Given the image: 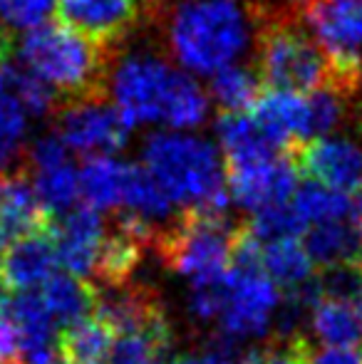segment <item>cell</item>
Masks as SVG:
<instances>
[{
  "mask_svg": "<svg viewBox=\"0 0 362 364\" xmlns=\"http://www.w3.org/2000/svg\"><path fill=\"white\" fill-rule=\"evenodd\" d=\"M112 105L132 127L191 129L206 119L208 95L193 77L154 55H129L112 75Z\"/></svg>",
  "mask_w": 362,
  "mask_h": 364,
  "instance_id": "obj_1",
  "label": "cell"
},
{
  "mask_svg": "<svg viewBox=\"0 0 362 364\" xmlns=\"http://www.w3.org/2000/svg\"><path fill=\"white\" fill-rule=\"evenodd\" d=\"M144 166L159 181L171 203L186 211L226 213V168L213 144L198 136L159 132L144 141Z\"/></svg>",
  "mask_w": 362,
  "mask_h": 364,
  "instance_id": "obj_2",
  "label": "cell"
},
{
  "mask_svg": "<svg viewBox=\"0 0 362 364\" xmlns=\"http://www.w3.org/2000/svg\"><path fill=\"white\" fill-rule=\"evenodd\" d=\"M248 20L238 0H186L171 13V55L196 75L233 65L248 45Z\"/></svg>",
  "mask_w": 362,
  "mask_h": 364,
  "instance_id": "obj_3",
  "label": "cell"
},
{
  "mask_svg": "<svg viewBox=\"0 0 362 364\" xmlns=\"http://www.w3.org/2000/svg\"><path fill=\"white\" fill-rule=\"evenodd\" d=\"M107 50L65 25L43 23L20 43V65L45 80L63 102L102 95Z\"/></svg>",
  "mask_w": 362,
  "mask_h": 364,
  "instance_id": "obj_4",
  "label": "cell"
},
{
  "mask_svg": "<svg viewBox=\"0 0 362 364\" xmlns=\"http://www.w3.org/2000/svg\"><path fill=\"white\" fill-rule=\"evenodd\" d=\"M258 80L275 92H310L333 87L335 77L328 53L318 40L308 38L300 20L275 15L258 33Z\"/></svg>",
  "mask_w": 362,
  "mask_h": 364,
  "instance_id": "obj_5",
  "label": "cell"
},
{
  "mask_svg": "<svg viewBox=\"0 0 362 364\" xmlns=\"http://www.w3.org/2000/svg\"><path fill=\"white\" fill-rule=\"evenodd\" d=\"M236 230L226 213L186 211L156 238L159 255L191 288L221 283L231 270Z\"/></svg>",
  "mask_w": 362,
  "mask_h": 364,
  "instance_id": "obj_6",
  "label": "cell"
},
{
  "mask_svg": "<svg viewBox=\"0 0 362 364\" xmlns=\"http://www.w3.org/2000/svg\"><path fill=\"white\" fill-rule=\"evenodd\" d=\"M295 18L328 53L335 90L353 95L362 82V0H298Z\"/></svg>",
  "mask_w": 362,
  "mask_h": 364,
  "instance_id": "obj_7",
  "label": "cell"
},
{
  "mask_svg": "<svg viewBox=\"0 0 362 364\" xmlns=\"http://www.w3.org/2000/svg\"><path fill=\"white\" fill-rule=\"evenodd\" d=\"M132 124L102 95L63 102L58 112V134L65 146L82 156H110L129 141Z\"/></svg>",
  "mask_w": 362,
  "mask_h": 364,
  "instance_id": "obj_8",
  "label": "cell"
},
{
  "mask_svg": "<svg viewBox=\"0 0 362 364\" xmlns=\"http://www.w3.org/2000/svg\"><path fill=\"white\" fill-rule=\"evenodd\" d=\"M226 168L228 198L251 213L283 206L298 188V166L293 154H278L261 161Z\"/></svg>",
  "mask_w": 362,
  "mask_h": 364,
  "instance_id": "obj_9",
  "label": "cell"
},
{
  "mask_svg": "<svg viewBox=\"0 0 362 364\" xmlns=\"http://www.w3.org/2000/svg\"><path fill=\"white\" fill-rule=\"evenodd\" d=\"M298 171L308 181L340 193H353L362 188V149L348 139H310L293 146Z\"/></svg>",
  "mask_w": 362,
  "mask_h": 364,
  "instance_id": "obj_10",
  "label": "cell"
},
{
  "mask_svg": "<svg viewBox=\"0 0 362 364\" xmlns=\"http://www.w3.org/2000/svg\"><path fill=\"white\" fill-rule=\"evenodd\" d=\"M60 25L75 30L90 43L110 50L139 18L137 0H58Z\"/></svg>",
  "mask_w": 362,
  "mask_h": 364,
  "instance_id": "obj_11",
  "label": "cell"
},
{
  "mask_svg": "<svg viewBox=\"0 0 362 364\" xmlns=\"http://www.w3.org/2000/svg\"><path fill=\"white\" fill-rule=\"evenodd\" d=\"M105 220L87 206H75L55 223V248L60 268L78 278L95 275V265L105 243Z\"/></svg>",
  "mask_w": 362,
  "mask_h": 364,
  "instance_id": "obj_12",
  "label": "cell"
},
{
  "mask_svg": "<svg viewBox=\"0 0 362 364\" xmlns=\"http://www.w3.org/2000/svg\"><path fill=\"white\" fill-rule=\"evenodd\" d=\"M60 268L58 248H55V223L38 233L15 240L3 250L0 258V278L5 288L15 292L38 290Z\"/></svg>",
  "mask_w": 362,
  "mask_h": 364,
  "instance_id": "obj_13",
  "label": "cell"
},
{
  "mask_svg": "<svg viewBox=\"0 0 362 364\" xmlns=\"http://www.w3.org/2000/svg\"><path fill=\"white\" fill-rule=\"evenodd\" d=\"M55 220L40 206L33 181L25 171L8 173L0 188V253L30 233L50 228Z\"/></svg>",
  "mask_w": 362,
  "mask_h": 364,
  "instance_id": "obj_14",
  "label": "cell"
},
{
  "mask_svg": "<svg viewBox=\"0 0 362 364\" xmlns=\"http://www.w3.org/2000/svg\"><path fill=\"white\" fill-rule=\"evenodd\" d=\"M216 134L226 156L223 166H241L288 154V149L248 112H223L216 122Z\"/></svg>",
  "mask_w": 362,
  "mask_h": 364,
  "instance_id": "obj_15",
  "label": "cell"
},
{
  "mask_svg": "<svg viewBox=\"0 0 362 364\" xmlns=\"http://www.w3.org/2000/svg\"><path fill=\"white\" fill-rule=\"evenodd\" d=\"M303 245L315 265L320 268H362V233L353 216L315 223L305 228Z\"/></svg>",
  "mask_w": 362,
  "mask_h": 364,
  "instance_id": "obj_16",
  "label": "cell"
},
{
  "mask_svg": "<svg viewBox=\"0 0 362 364\" xmlns=\"http://www.w3.org/2000/svg\"><path fill=\"white\" fill-rule=\"evenodd\" d=\"M310 327L325 347L362 345V295L333 297L320 292L310 310Z\"/></svg>",
  "mask_w": 362,
  "mask_h": 364,
  "instance_id": "obj_17",
  "label": "cell"
},
{
  "mask_svg": "<svg viewBox=\"0 0 362 364\" xmlns=\"http://www.w3.org/2000/svg\"><path fill=\"white\" fill-rule=\"evenodd\" d=\"M80 176V201L92 211L122 208L124 196L127 164L112 156H90L78 168Z\"/></svg>",
  "mask_w": 362,
  "mask_h": 364,
  "instance_id": "obj_18",
  "label": "cell"
},
{
  "mask_svg": "<svg viewBox=\"0 0 362 364\" xmlns=\"http://www.w3.org/2000/svg\"><path fill=\"white\" fill-rule=\"evenodd\" d=\"M38 292L60 330H68L70 325L90 317L97 305L95 290L85 283V278L70 273H55L53 278L40 285Z\"/></svg>",
  "mask_w": 362,
  "mask_h": 364,
  "instance_id": "obj_19",
  "label": "cell"
},
{
  "mask_svg": "<svg viewBox=\"0 0 362 364\" xmlns=\"http://www.w3.org/2000/svg\"><path fill=\"white\" fill-rule=\"evenodd\" d=\"M261 265L280 290L290 292L313 280L315 263L300 238L261 243Z\"/></svg>",
  "mask_w": 362,
  "mask_h": 364,
  "instance_id": "obj_20",
  "label": "cell"
},
{
  "mask_svg": "<svg viewBox=\"0 0 362 364\" xmlns=\"http://www.w3.org/2000/svg\"><path fill=\"white\" fill-rule=\"evenodd\" d=\"M171 198L159 186L147 166L139 164H127V178H124V196H122V211L132 216L147 220L154 225L156 220H164L171 216Z\"/></svg>",
  "mask_w": 362,
  "mask_h": 364,
  "instance_id": "obj_21",
  "label": "cell"
},
{
  "mask_svg": "<svg viewBox=\"0 0 362 364\" xmlns=\"http://www.w3.org/2000/svg\"><path fill=\"white\" fill-rule=\"evenodd\" d=\"M112 342H115V332L92 312L90 317L63 330L60 350L68 364H105Z\"/></svg>",
  "mask_w": 362,
  "mask_h": 364,
  "instance_id": "obj_22",
  "label": "cell"
},
{
  "mask_svg": "<svg viewBox=\"0 0 362 364\" xmlns=\"http://www.w3.org/2000/svg\"><path fill=\"white\" fill-rule=\"evenodd\" d=\"M30 173H33V188L38 193L40 206L45 208V213L50 218L65 216V213L78 206L80 176H78V168L70 161Z\"/></svg>",
  "mask_w": 362,
  "mask_h": 364,
  "instance_id": "obj_23",
  "label": "cell"
},
{
  "mask_svg": "<svg viewBox=\"0 0 362 364\" xmlns=\"http://www.w3.org/2000/svg\"><path fill=\"white\" fill-rule=\"evenodd\" d=\"M290 206L305 223V228L315 223H328V220L353 216V201L345 193L325 188L315 181L300 183L295 188L293 198H290Z\"/></svg>",
  "mask_w": 362,
  "mask_h": 364,
  "instance_id": "obj_24",
  "label": "cell"
},
{
  "mask_svg": "<svg viewBox=\"0 0 362 364\" xmlns=\"http://www.w3.org/2000/svg\"><path fill=\"white\" fill-rule=\"evenodd\" d=\"M261 87L263 85L256 73L238 65H228L211 75L208 95L218 102L223 112H248L261 97Z\"/></svg>",
  "mask_w": 362,
  "mask_h": 364,
  "instance_id": "obj_25",
  "label": "cell"
},
{
  "mask_svg": "<svg viewBox=\"0 0 362 364\" xmlns=\"http://www.w3.org/2000/svg\"><path fill=\"white\" fill-rule=\"evenodd\" d=\"M8 85L13 87V97L23 105L25 112L35 117H45L58 107V92L40 80L35 73H30L25 65L10 63L8 65Z\"/></svg>",
  "mask_w": 362,
  "mask_h": 364,
  "instance_id": "obj_26",
  "label": "cell"
},
{
  "mask_svg": "<svg viewBox=\"0 0 362 364\" xmlns=\"http://www.w3.org/2000/svg\"><path fill=\"white\" fill-rule=\"evenodd\" d=\"M246 228L251 230V235L258 243H273V240H283V238H300V235L305 233V223L298 218V213L293 211L290 203L253 213L251 223H248Z\"/></svg>",
  "mask_w": 362,
  "mask_h": 364,
  "instance_id": "obj_27",
  "label": "cell"
},
{
  "mask_svg": "<svg viewBox=\"0 0 362 364\" xmlns=\"http://www.w3.org/2000/svg\"><path fill=\"white\" fill-rule=\"evenodd\" d=\"M28 132V117L15 97L0 95V168L20 154Z\"/></svg>",
  "mask_w": 362,
  "mask_h": 364,
  "instance_id": "obj_28",
  "label": "cell"
},
{
  "mask_svg": "<svg viewBox=\"0 0 362 364\" xmlns=\"http://www.w3.org/2000/svg\"><path fill=\"white\" fill-rule=\"evenodd\" d=\"M55 0H0V28L33 30L45 23Z\"/></svg>",
  "mask_w": 362,
  "mask_h": 364,
  "instance_id": "obj_29",
  "label": "cell"
},
{
  "mask_svg": "<svg viewBox=\"0 0 362 364\" xmlns=\"http://www.w3.org/2000/svg\"><path fill=\"white\" fill-rule=\"evenodd\" d=\"M68 161V146L60 139L58 132L43 134L40 139L33 141L28 154V171H40V168L58 166V164Z\"/></svg>",
  "mask_w": 362,
  "mask_h": 364,
  "instance_id": "obj_30",
  "label": "cell"
},
{
  "mask_svg": "<svg viewBox=\"0 0 362 364\" xmlns=\"http://www.w3.org/2000/svg\"><path fill=\"white\" fill-rule=\"evenodd\" d=\"M308 364H362L360 347H323L310 352Z\"/></svg>",
  "mask_w": 362,
  "mask_h": 364,
  "instance_id": "obj_31",
  "label": "cell"
},
{
  "mask_svg": "<svg viewBox=\"0 0 362 364\" xmlns=\"http://www.w3.org/2000/svg\"><path fill=\"white\" fill-rule=\"evenodd\" d=\"M18 355V340H15V332L8 322L0 317V362H10Z\"/></svg>",
  "mask_w": 362,
  "mask_h": 364,
  "instance_id": "obj_32",
  "label": "cell"
},
{
  "mask_svg": "<svg viewBox=\"0 0 362 364\" xmlns=\"http://www.w3.org/2000/svg\"><path fill=\"white\" fill-rule=\"evenodd\" d=\"M226 352H211V355H183L176 357L171 364H231V360H226Z\"/></svg>",
  "mask_w": 362,
  "mask_h": 364,
  "instance_id": "obj_33",
  "label": "cell"
},
{
  "mask_svg": "<svg viewBox=\"0 0 362 364\" xmlns=\"http://www.w3.org/2000/svg\"><path fill=\"white\" fill-rule=\"evenodd\" d=\"M353 218H355V223H358V228L362 233V188L358 191V201L353 203Z\"/></svg>",
  "mask_w": 362,
  "mask_h": 364,
  "instance_id": "obj_34",
  "label": "cell"
},
{
  "mask_svg": "<svg viewBox=\"0 0 362 364\" xmlns=\"http://www.w3.org/2000/svg\"><path fill=\"white\" fill-rule=\"evenodd\" d=\"M241 364H266V357H263V352H251L248 357H243Z\"/></svg>",
  "mask_w": 362,
  "mask_h": 364,
  "instance_id": "obj_35",
  "label": "cell"
},
{
  "mask_svg": "<svg viewBox=\"0 0 362 364\" xmlns=\"http://www.w3.org/2000/svg\"><path fill=\"white\" fill-rule=\"evenodd\" d=\"M5 283H3V278H0V312H3V307H5V302H8V297H5Z\"/></svg>",
  "mask_w": 362,
  "mask_h": 364,
  "instance_id": "obj_36",
  "label": "cell"
},
{
  "mask_svg": "<svg viewBox=\"0 0 362 364\" xmlns=\"http://www.w3.org/2000/svg\"><path fill=\"white\" fill-rule=\"evenodd\" d=\"M3 178H5V173H0V188H3Z\"/></svg>",
  "mask_w": 362,
  "mask_h": 364,
  "instance_id": "obj_37",
  "label": "cell"
},
{
  "mask_svg": "<svg viewBox=\"0 0 362 364\" xmlns=\"http://www.w3.org/2000/svg\"><path fill=\"white\" fill-rule=\"evenodd\" d=\"M0 364H20V362H15V360H10V362H0Z\"/></svg>",
  "mask_w": 362,
  "mask_h": 364,
  "instance_id": "obj_38",
  "label": "cell"
},
{
  "mask_svg": "<svg viewBox=\"0 0 362 364\" xmlns=\"http://www.w3.org/2000/svg\"><path fill=\"white\" fill-rule=\"evenodd\" d=\"M154 364H161V362H154Z\"/></svg>",
  "mask_w": 362,
  "mask_h": 364,
  "instance_id": "obj_39",
  "label": "cell"
}]
</instances>
